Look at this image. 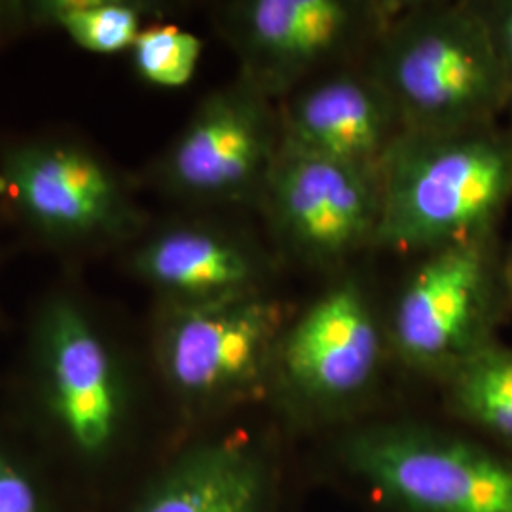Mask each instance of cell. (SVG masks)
I'll use <instances>...</instances> for the list:
<instances>
[{
    "instance_id": "obj_10",
    "label": "cell",
    "mask_w": 512,
    "mask_h": 512,
    "mask_svg": "<svg viewBox=\"0 0 512 512\" xmlns=\"http://www.w3.org/2000/svg\"><path fill=\"white\" fill-rule=\"evenodd\" d=\"M35 353L59 431L86 454L109 448L126 414L124 376L101 325L74 294L48 296L38 311Z\"/></svg>"
},
{
    "instance_id": "obj_9",
    "label": "cell",
    "mask_w": 512,
    "mask_h": 512,
    "mask_svg": "<svg viewBox=\"0 0 512 512\" xmlns=\"http://www.w3.org/2000/svg\"><path fill=\"white\" fill-rule=\"evenodd\" d=\"M258 205L291 255L330 266L374 247L380 179L283 141Z\"/></svg>"
},
{
    "instance_id": "obj_16",
    "label": "cell",
    "mask_w": 512,
    "mask_h": 512,
    "mask_svg": "<svg viewBox=\"0 0 512 512\" xmlns=\"http://www.w3.org/2000/svg\"><path fill=\"white\" fill-rule=\"evenodd\" d=\"M446 376L458 412L512 448V349L492 342Z\"/></svg>"
},
{
    "instance_id": "obj_3",
    "label": "cell",
    "mask_w": 512,
    "mask_h": 512,
    "mask_svg": "<svg viewBox=\"0 0 512 512\" xmlns=\"http://www.w3.org/2000/svg\"><path fill=\"white\" fill-rule=\"evenodd\" d=\"M0 203L33 236L61 249H103L143 236L147 219L118 169L67 139L0 152Z\"/></svg>"
},
{
    "instance_id": "obj_18",
    "label": "cell",
    "mask_w": 512,
    "mask_h": 512,
    "mask_svg": "<svg viewBox=\"0 0 512 512\" xmlns=\"http://www.w3.org/2000/svg\"><path fill=\"white\" fill-rule=\"evenodd\" d=\"M0 512H40L33 482L0 456Z\"/></svg>"
},
{
    "instance_id": "obj_21",
    "label": "cell",
    "mask_w": 512,
    "mask_h": 512,
    "mask_svg": "<svg viewBox=\"0 0 512 512\" xmlns=\"http://www.w3.org/2000/svg\"><path fill=\"white\" fill-rule=\"evenodd\" d=\"M503 285H505L507 300H511L512 302V249L511 255L507 258V262L503 264Z\"/></svg>"
},
{
    "instance_id": "obj_7",
    "label": "cell",
    "mask_w": 512,
    "mask_h": 512,
    "mask_svg": "<svg viewBox=\"0 0 512 512\" xmlns=\"http://www.w3.org/2000/svg\"><path fill=\"white\" fill-rule=\"evenodd\" d=\"M490 239L431 251L408 277L391 317V338L404 361L448 374L492 344L507 293Z\"/></svg>"
},
{
    "instance_id": "obj_13",
    "label": "cell",
    "mask_w": 512,
    "mask_h": 512,
    "mask_svg": "<svg viewBox=\"0 0 512 512\" xmlns=\"http://www.w3.org/2000/svg\"><path fill=\"white\" fill-rule=\"evenodd\" d=\"M279 114L285 143L378 179L404 131L395 105L368 71L329 76L298 93Z\"/></svg>"
},
{
    "instance_id": "obj_1",
    "label": "cell",
    "mask_w": 512,
    "mask_h": 512,
    "mask_svg": "<svg viewBox=\"0 0 512 512\" xmlns=\"http://www.w3.org/2000/svg\"><path fill=\"white\" fill-rule=\"evenodd\" d=\"M368 73L389 95L404 131L494 126L511 105L512 76L486 4H412L376 38Z\"/></svg>"
},
{
    "instance_id": "obj_12",
    "label": "cell",
    "mask_w": 512,
    "mask_h": 512,
    "mask_svg": "<svg viewBox=\"0 0 512 512\" xmlns=\"http://www.w3.org/2000/svg\"><path fill=\"white\" fill-rule=\"evenodd\" d=\"M272 260L251 239L205 220H179L137 239L129 270L162 302L207 304L264 293Z\"/></svg>"
},
{
    "instance_id": "obj_11",
    "label": "cell",
    "mask_w": 512,
    "mask_h": 512,
    "mask_svg": "<svg viewBox=\"0 0 512 512\" xmlns=\"http://www.w3.org/2000/svg\"><path fill=\"white\" fill-rule=\"evenodd\" d=\"M382 332L365 287L346 277L289 323L277 357L304 401L342 404L365 393L382 361Z\"/></svg>"
},
{
    "instance_id": "obj_20",
    "label": "cell",
    "mask_w": 512,
    "mask_h": 512,
    "mask_svg": "<svg viewBox=\"0 0 512 512\" xmlns=\"http://www.w3.org/2000/svg\"><path fill=\"white\" fill-rule=\"evenodd\" d=\"M25 18H27V2L21 4V2H2L0 0V37Z\"/></svg>"
},
{
    "instance_id": "obj_8",
    "label": "cell",
    "mask_w": 512,
    "mask_h": 512,
    "mask_svg": "<svg viewBox=\"0 0 512 512\" xmlns=\"http://www.w3.org/2000/svg\"><path fill=\"white\" fill-rule=\"evenodd\" d=\"M349 461L412 512H512V459L416 427H378L351 440Z\"/></svg>"
},
{
    "instance_id": "obj_17",
    "label": "cell",
    "mask_w": 512,
    "mask_h": 512,
    "mask_svg": "<svg viewBox=\"0 0 512 512\" xmlns=\"http://www.w3.org/2000/svg\"><path fill=\"white\" fill-rule=\"evenodd\" d=\"M202 54V38L171 23H148L129 50L135 73L158 88L186 86Z\"/></svg>"
},
{
    "instance_id": "obj_4",
    "label": "cell",
    "mask_w": 512,
    "mask_h": 512,
    "mask_svg": "<svg viewBox=\"0 0 512 512\" xmlns=\"http://www.w3.org/2000/svg\"><path fill=\"white\" fill-rule=\"evenodd\" d=\"M281 143L274 99L238 76L203 97L154 165L152 179L181 202L258 203Z\"/></svg>"
},
{
    "instance_id": "obj_22",
    "label": "cell",
    "mask_w": 512,
    "mask_h": 512,
    "mask_svg": "<svg viewBox=\"0 0 512 512\" xmlns=\"http://www.w3.org/2000/svg\"><path fill=\"white\" fill-rule=\"evenodd\" d=\"M509 107H511V109H512V97H511V105H509Z\"/></svg>"
},
{
    "instance_id": "obj_2",
    "label": "cell",
    "mask_w": 512,
    "mask_h": 512,
    "mask_svg": "<svg viewBox=\"0 0 512 512\" xmlns=\"http://www.w3.org/2000/svg\"><path fill=\"white\" fill-rule=\"evenodd\" d=\"M512 196V131H403L380 171L374 247L437 251L490 238Z\"/></svg>"
},
{
    "instance_id": "obj_14",
    "label": "cell",
    "mask_w": 512,
    "mask_h": 512,
    "mask_svg": "<svg viewBox=\"0 0 512 512\" xmlns=\"http://www.w3.org/2000/svg\"><path fill=\"white\" fill-rule=\"evenodd\" d=\"M264 490L255 454L226 440L186 454L137 512H262Z\"/></svg>"
},
{
    "instance_id": "obj_15",
    "label": "cell",
    "mask_w": 512,
    "mask_h": 512,
    "mask_svg": "<svg viewBox=\"0 0 512 512\" xmlns=\"http://www.w3.org/2000/svg\"><path fill=\"white\" fill-rule=\"evenodd\" d=\"M162 8L139 0H37L27 18L59 29L90 54L129 52L152 16Z\"/></svg>"
},
{
    "instance_id": "obj_19",
    "label": "cell",
    "mask_w": 512,
    "mask_h": 512,
    "mask_svg": "<svg viewBox=\"0 0 512 512\" xmlns=\"http://www.w3.org/2000/svg\"><path fill=\"white\" fill-rule=\"evenodd\" d=\"M486 8H488V16L492 21L499 54L503 57L512 76V0L486 4Z\"/></svg>"
},
{
    "instance_id": "obj_6",
    "label": "cell",
    "mask_w": 512,
    "mask_h": 512,
    "mask_svg": "<svg viewBox=\"0 0 512 512\" xmlns=\"http://www.w3.org/2000/svg\"><path fill=\"white\" fill-rule=\"evenodd\" d=\"M285 329L287 310L268 291L207 304L162 302L156 357L179 397L230 401L260 382Z\"/></svg>"
},
{
    "instance_id": "obj_5",
    "label": "cell",
    "mask_w": 512,
    "mask_h": 512,
    "mask_svg": "<svg viewBox=\"0 0 512 512\" xmlns=\"http://www.w3.org/2000/svg\"><path fill=\"white\" fill-rule=\"evenodd\" d=\"M401 10V2L370 0H238L220 6L217 25L238 55L239 76L277 99L366 38L376 40Z\"/></svg>"
}]
</instances>
